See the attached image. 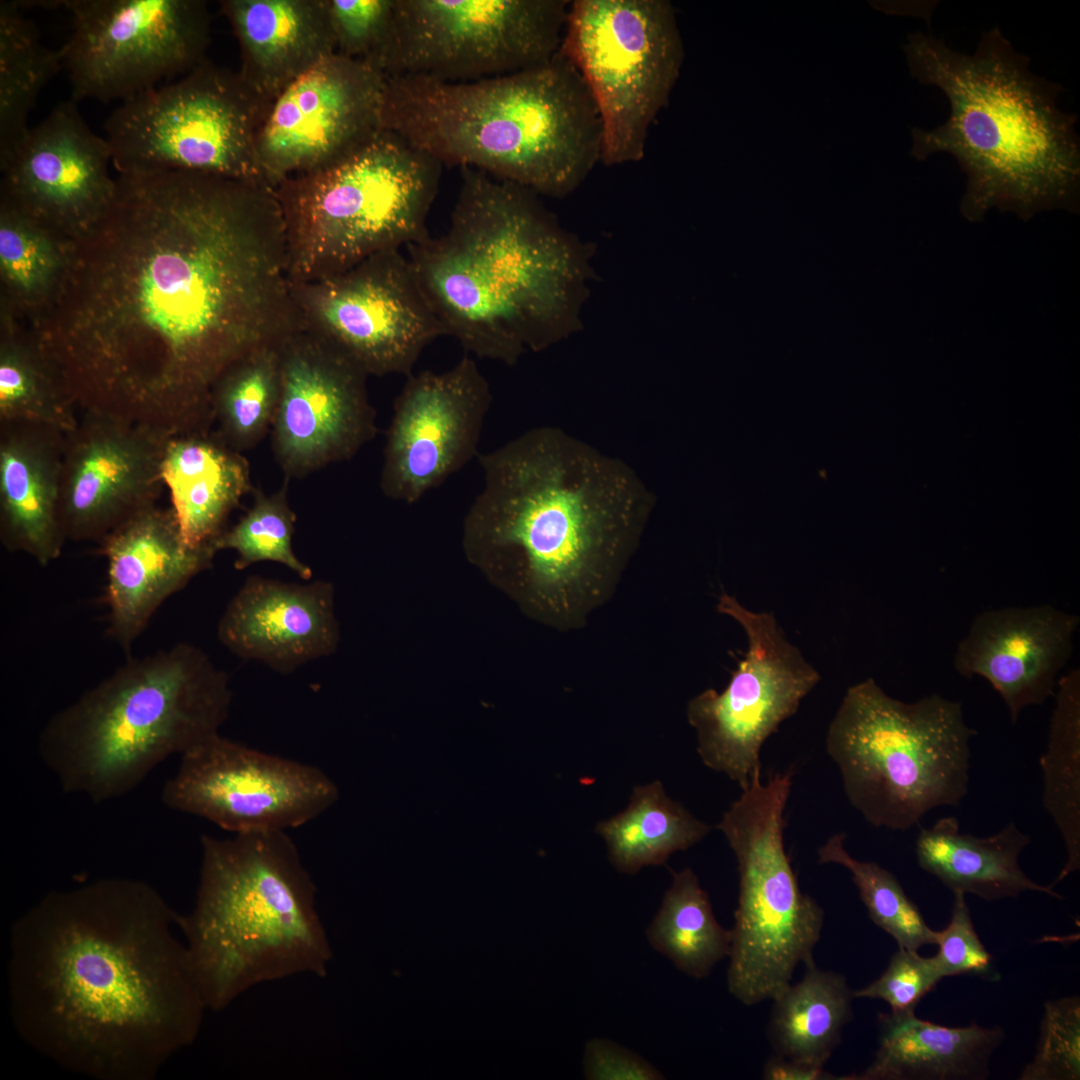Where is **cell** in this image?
<instances>
[{
	"instance_id": "28",
	"label": "cell",
	"mask_w": 1080,
	"mask_h": 1080,
	"mask_svg": "<svg viewBox=\"0 0 1080 1080\" xmlns=\"http://www.w3.org/2000/svg\"><path fill=\"white\" fill-rule=\"evenodd\" d=\"M220 7L239 43L241 76L269 101L336 53L324 0H223Z\"/></svg>"
},
{
	"instance_id": "17",
	"label": "cell",
	"mask_w": 1080,
	"mask_h": 1080,
	"mask_svg": "<svg viewBox=\"0 0 1080 1080\" xmlns=\"http://www.w3.org/2000/svg\"><path fill=\"white\" fill-rule=\"evenodd\" d=\"M301 325L370 376H409L425 347L444 335L400 249L367 257L332 276L293 282Z\"/></svg>"
},
{
	"instance_id": "47",
	"label": "cell",
	"mask_w": 1080,
	"mask_h": 1080,
	"mask_svg": "<svg viewBox=\"0 0 1080 1080\" xmlns=\"http://www.w3.org/2000/svg\"><path fill=\"white\" fill-rule=\"evenodd\" d=\"M762 1078L766 1080H834L836 1077L824 1067L793 1061L774 1054L764 1064Z\"/></svg>"
},
{
	"instance_id": "19",
	"label": "cell",
	"mask_w": 1080,
	"mask_h": 1080,
	"mask_svg": "<svg viewBox=\"0 0 1080 1080\" xmlns=\"http://www.w3.org/2000/svg\"><path fill=\"white\" fill-rule=\"evenodd\" d=\"M278 351L281 391L271 442L285 478L351 459L377 433L369 375L302 325Z\"/></svg>"
},
{
	"instance_id": "38",
	"label": "cell",
	"mask_w": 1080,
	"mask_h": 1080,
	"mask_svg": "<svg viewBox=\"0 0 1080 1080\" xmlns=\"http://www.w3.org/2000/svg\"><path fill=\"white\" fill-rule=\"evenodd\" d=\"M0 344V421H28L68 432L79 421L49 364L33 343L5 322Z\"/></svg>"
},
{
	"instance_id": "5",
	"label": "cell",
	"mask_w": 1080,
	"mask_h": 1080,
	"mask_svg": "<svg viewBox=\"0 0 1080 1080\" xmlns=\"http://www.w3.org/2000/svg\"><path fill=\"white\" fill-rule=\"evenodd\" d=\"M911 74L948 98L946 122L914 128L911 155L945 152L968 176L961 211L981 220L992 207L1023 219L1053 208L1075 210L1080 182L1077 116L1056 103L1061 86L1029 69L995 27L974 54L921 32L904 46Z\"/></svg>"
},
{
	"instance_id": "13",
	"label": "cell",
	"mask_w": 1080,
	"mask_h": 1080,
	"mask_svg": "<svg viewBox=\"0 0 1080 1080\" xmlns=\"http://www.w3.org/2000/svg\"><path fill=\"white\" fill-rule=\"evenodd\" d=\"M559 53L580 73L599 111L601 162H638L648 131L669 101L682 43L666 0L570 2Z\"/></svg>"
},
{
	"instance_id": "43",
	"label": "cell",
	"mask_w": 1080,
	"mask_h": 1080,
	"mask_svg": "<svg viewBox=\"0 0 1080 1080\" xmlns=\"http://www.w3.org/2000/svg\"><path fill=\"white\" fill-rule=\"evenodd\" d=\"M1040 1038L1021 1080L1080 1078V999L1064 997L1045 1003Z\"/></svg>"
},
{
	"instance_id": "39",
	"label": "cell",
	"mask_w": 1080,
	"mask_h": 1080,
	"mask_svg": "<svg viewBox=\"0 0 1080 1080\" xmlns=\"http://www.w3.org/2000/svg\"><path fill=\"white\" fill-rule=\"evenodd\" d=\"M63 242L31 219L0 206V275L8 314L25 317L47 299L61 270Z\"/></svg>"
},
{
	"instance_id": "26",
	"label": "cell",
	"mask_w": 1080,
	"mask_h": 1080,
	"mask_svg": "<svg viewBox=\"0 0 1080 1080\" xmlns=\"http://www.w3.org/2000/svg\"><path fill=\"white\" fill-rule=\"evenodd\" d=\"M217 634L238 657L291 673L337 648L333 585L251 576L229 601Z\"/></svg>"
},
{
	"instance_id": "36",
	"label": "cell",
	"mask_w": 1080,
	"mask_h": 1080,
	"mask_svg": "<svg viewBox=\"0 0 1080 1080\" xmlns=\"http://www.w3.org/2000/svg\"><path fill=\"white\" fill-rule=\"evenodd\" d=\"M1046 751L1040 758L1042 803L1066 849L1065 864L1050 887L1080 868V672L1058 681Z\"/></svg>"
},
{
	"instance_id": "6",
	"label": "cell",
	"mask_w": 1080,
	"mask_h": 1080,
	"mask_svg": "<svg viewBox=\"0 0 1080 1080\" xmlns=\"http://www.w3.org/2000/svg\"><path fill=\"white\" fill-rule=\"evenodd\" d=\"M383 127L443 166L471 167L561 198L601 162L602 121L584 79L559 51L502 76L442 82L388 77Z\"/></svg>"
},
{
	"instance_id": "4",
	"label": "cell",
	"mask_w": 1080,
	"mask_h": 1080,
	"mask_svg": "<svg viewBox=\"0 0 1080 1080\" xmlns=\"http://www.w3.org/2000/svg\"><path fill=\"white\" fill-rule=\"evenodd\" d=\"M459 169L447 231L407 246L408 259L444 335L513 365L578 329L588 255L536 192Z\"/></svg>"
},
{
	"instance_id": "3",
	"label": "cell",
	"mask_w": 1080,
	"mask_h": 1080,
	"mask_svg": "<svg viewBox=\"0 0 1080 1080\" xmlns=\"http://www.w3.org/2000/svg\"><path fill=\"white\" fill-rule=\"evenodd\" d=\"M478 460L484 486L464 520L468 559L528 615L584 626L615 591L653 496L627 464L556 427Z\"/></svg>"
},
{
	"instance_id": "27",
	"label": "cell",
	"mask_w": 1080,
	"mask_h": 1080,
	"mask_svg": "<svg viewBox=\"0 0 1080 1080\" xmlns=\"http://www.w3.org/2000/svg\"><path fill=\"white\" fill-rule=\"evenodd\" d=\"M65 432L28 421H0V538L41 566L67 541L58 515Z\"/></svg>"
},
{
	"instance_id": "30",
	"label": "cell",
	"mask_w": 1080,
	"mask_h": 1080,
	"mask_svg": "<svg viewBox=\"0 0 1080 1080\" xmlns=\"http://www.w3.org/2000/svg\"><path fill=\"white\" fill-rule=\"evenodd\" d=\"M879 1046L873 1062L846 1080H981L1004 1039L999 1027H947L915 1011L879 1013Z\"/></svg>"
},
{
	"instance_id": "37",
	"label": "cell",
	"mask_w": 1080,
	"mask_h": 1080,
	"mask_svg": "<svg viewBox=\"0 0 1080 1080\" xmlns=\"http://www.w3.org/2000/svg\"><path fill=\"white\" fill-rule=\"evenodd\" d=\"M278 347L248 352L223 372L212 389L216 432L241 453L256 447L274 423L281 391Z\"/></svg>"
},
{
	"instance_id": "24",
	"label": "cell",
	"mask_w": 1080,
	"mask_h": 1080,
	"mask_svg": "<svg viewBox=\"0 0 1080 1080\" xmlns=\"http://www.w3.org/2000/svg\"><path fill=\"white\" fill-rule=\"evenodd\" d=\"M1078 626L1077 615L1050 604L986 610L958 643L955 669L986 679L1016 723L1023 709L1055 695Z\"/></svg>"
},
{
	"instance_id": "41",
	"label": "cell",
	"mask_w": 1080,
	"mask_h": 1080,
	"mask_svg": "<svg viewBox=\"0 0 1080 1080\" xmlns=\"http://www.w3.org/2000/svg\"><path fill=\"white\" fill-rule=\"evenodd\" d=\"M288 483L289 479L285 478L281 488L272 494L254 489L252 507L215 542L217 552L230 549L237 553L235 569L243 570L257 562L272 561L285 565L301 579L310 580L311 568L295 555L292 548L296 515L288 502Z\"/></svg>"
},
{
	"instance_id": "15",
	"label": "cell",
	"mask_w": 1080,
	"mask_h": 1080,
	"mask_svg": "<svg viewBox=\"0 0 1080 1080\" xmlns=\"http://www.w3.org/2000/svg\"><path fill=\"white\" fill-rule=\"evenodd\" d=\"M569 6L567 0H395L393 76L457 83L541 65L560 49Z\"/></svg>"
},
{
	"instance_id": "23",
	"label": "cell",
	"mask_w": 1080,
	"mask_h": 1080,
	"mask_svg": "<svg viewBox=\"0 0 1080 1080\" xmlns=\"http://www.w3.org/2000/svg\"><path fill=\"white\" fill-rule=\"evenodd\" d=\"M171 438L121 417L82 412L65 433L58 515L66 540L100 543L157 505Z\"/></svg>"
},
{
	"instance_id": "29",
	"label": "cell",
	"mask_w": 1080,
	"mask_h": 1080,
	"mask_svg": "<svg viewBox=\"0 0 1080 1080\" xmlns=\"http://www.w3.org/2000/svg\"><path fill=\"white\" fill-rule=\"evenodd\" d=\"M162 476L182 535L194 548H215L230 514L252 490L247 459L214 430L172 437Z\"/></svg>"
},
{
	"instance_id": "45",
	"label": "cell",
	"mask_w": 1080,
	"mask_h": 1080,
	"mask_svg": "<svg viewBox=\"0 0 1080 1080\" xmlns=\"http://www.w3.org/2000/svg\"><path fill=\"white\" fill-rule=\"evenodd\" d=\"M938 953L933 956L942 976L976 975L995 978L992 955L979 939L972 923L965 894L954 892L948 926L937 931Z\"/></svg>"
},
{
	"instance_id": "22",
	"label": "cell",
	"mask_w": 1080,
	"mask_h": 1080,
	"mask_svg": "<svg viewBox=\"0 0 1080 1080\" xmlns=\"http://www.w3.org/2000/svg\"><path fill=\"white\" fill-rule=\"evenodd\" d=\"M110 147L73 99L57 103L0 162V206L31 219L60 239L91 227L116 187Z\"/></svg>"
},
{
	"instance_id": "35",
	"label": "cell",
	"mask_w": 1080,
	"mask_h": 1080,
	"mask_svg": "<svg viewBox=\"0 0 1080 1080\" xmlns=\"http://www.w3.org/2000/svg\"><path fill=\"white\" fill-rule=\"evenodd\" d=\"M645 935L653 950L694 979L706 978L731 949V930L717 921L707 892L689 867L673 873Z\"/></svg>"
},
{
	"instance_id": "16",
	"label": "cell",
	"mask_w": 1080,
	"mask_h": 1080,
	"mask_svg": "<svg viewBox=\"0 0 1080 1080\" xmlns=\"http://www.w3.org/2000/svg\"><path fill=\"white\" fill-rule=\"evenodd\" d=\"M717 610L744 629L748 648L721 692L706 689L687 706L703 763L745 789L760 770V751L820 681L819 672L790 643L774 615L753 612L726 593Z\"/></svg>"
},
{
	"instance_id": "2",
	"label": "cell",
	"mask_w": 1080,
	"mask_h": 1080,
	"mask_svg": "<svg viewBox=\"0 0 1080 1080\" xmlns=\"http://www.w3.org/2000/svg\"><path fill=\"white\" fill-rule=\"evenodd\" d=\"M179 914L150 884L103 878L47 893L13 924L10 1014L30 1047L98 1080H151L206 1008Z\"/></svg>"
},
{
	"instance_id": "40",
	"label": "cell",
	"mask_w": 1080,
	"mask_h": 1080,
	"mask_svg": "<svg viewBox=\"0 0 1080 1080\" xmlns=\"http://www.w3.org/2000/svg\"><path fill=\"white\" fill-rule=\"evenodd\" d=\"M845 834L836 833L818 849L820 864L835 863L852 875L872 921L893 937L899 948L918 951L936 944L937 931L929 928L918 907L896 877L875 862L859 861L844 848Z\"/></svg>"
},
{
	"instance_id": "25",
	"label": "cell",
	"mask_w": 1080,
	"mask_h": 1080,
	"mask_svg": "<svg viewBox=\"0 0 1080 1080\" xmlns=\"http://www.w3.org/2000/svg\"><path fill=\"white\" fill-rule=\"evenodd\" d=\"M100 544L107 560L108 631L125 651L160 605L209 568L217 553L212 546H190L173 509L157 505L120 525Z\"/></svg>"
},
{
	"instance_id": "21",
	"label": "cell",
	"mask_w": 1080,
	"mask_h": 1080,
	"mask_svg": "<svg viewBox=\"0 0 1080 1080\" xmlns=\"http://www.w3.org/2000/svg\"><path fill=\"white\" fill-rule=\"evenodd\" d=\"M492 402L476 361L407 376L386 432L380 488L393 500L414 503L477 455Z\"/></svg>"
},
{
	"instance_id": "11",
	"label": "cell",
	"mask_w": 1080,
	"mask_h": 1080,
	"mask_svg": "<svg viewBox=\"0 0 1080 1080\" xmlns=\"http://www.w3.org/2000/svg\"><path fill=\"white\" fill-rule=\"evenodd\" d=\"M793 770L761 781L756 771L717 828L733 850L739 896L731 929L728 990L746 1006L773 1000L812 959L824 911L799 887L784 847Z\"/></svg>"
},
{
	"instance_id": "9",
	"label": "cell",
	"mask_w": 1080,
	"mask_h": 1080,
	"mask_svg": "<svg viewBox=\"0 0 1080 1080\" xmlns=\"http://www.w3.org/2000/svg\"><path fill=\"white\" fill-rule=\"evenodd\" d=\"M442 168L384 129L343 159L281 181L292 281L326 278L430 236Z\"/></svg>"
},
{
	"instance_id": "33",
	"label": "cell",
	"mask_w": 1080,
	"mask_h": 1080,
	"mask_svg": "<svg viewBox=\"0 0 1080 1080\" xmlns=\"http://www.w3.org/2000/svg\"><path fill=\"white\" fill-rule=\"evenodd\" d=\"M710 830V825L672 800L658 780L634 787L628 806L596 825L612 866L632 875L646 866L665 864L673 853L693 846Z\"/></svg>"
},
{
	"instance_id": "20",
	"label": "cell",
	"mask_w": 1080,
	"mask_h": 1080,
	"mask_svg": "<svg viewBox=\"0 0 1080 1080\" xmlns=\"http://www.w3.org/2000/svg\"><path fill=\"white\" fill-rule=\"evenodd\" d=\"M387 77L333 53L287 86L272 102L258 134L262 178L272 187L350 155L383 127Z\"/></svg>"
},
{
	"instance_id": "8",
	"label": "cell",
	"mask_w": 1080,
	"mask_h": 1080,
	"mask_svg": "<svg viewBox=\"0 0 1080 1080\" xmlns=\"http://www.w3.org/2000/svg\"><path fill=\"white\" fill-rule=\"evenodd\" d=\"M231 702L228 675L202 649L178 643L128 658L54 714L38 752L63 792L103 803L218 734Z\"/></svg>"
},
{
	"instance_id": "46",
	"label": "cell",
	"mask_w": 1080,
	"mask_h": 1080,
	"mask_svg": "<svg viewBox=\"0 0 1080 1080\" xmlns=\"http://www.w3.org/2000/svg\"><path fill=\"white\" fill-rule=\"evenodd\" d=\"M586 1080H663L665 1075L640 1054L608 1038L594 1037L584 1046Z\"/></svg>"
},
{
	"instance_id": "10",
	"label": "cell",
	"mask_w": 1080,
	"mask_h": 1080,
	"mask_svg": "<svg viewBox=\"0 0 1080 1080\" xmlns=\"http://www.w3.org/2000/svg\"><path fill=\"white\" fill-rule=\"evenodd\" d=\"M960 702L887 695L868 678L848 688L826 736L850 804L875 827L904 831L968 792L970 741Z\"/></svg>"
},
{
	"instance_id": "18",
	"label": "cell",
	"mask_w": 1080,
	"mask_h": 1080,
	"mask_svg": "<svg viewBox=\"0 0 1080 1080\" xmlns=\"http://www.w3.org/2000/svg\"><path fill=\"white\" fill-rule=\"evenodd\" d=\"M180 757L163 786L162 802L233 834L285 832L317 818L338 799L337 786L321 769L220 733Z\"/></svg>"
},
{
	"instance_id": "1",
	"label": "cell",
	"mask_w": 1080,
	"mask_h": 1080,
	"mask_svg": "<svg viewBox=\"0 0 1080 1080\" xmlns=\"http://www.w3.org/2000/svg\"><path fill=\"white\" fill-rule=\"evenodd\" d=\"M291 312L284 234L256 195L197 172H128L63 242L23 332L78 410L174 437L212 429L216 381Z\"/></svg>"
},
{
	"instance_id": "34",
	"label": "cell",
	"mask_w": 1080,
	"mask_h": 1080,
	"mask_svg": "<svg viewBox=\"0 0 1080 1080\" xmlns=\"http://www.w3.org/2000/svg\"><path fill=\"white\" fill-rule=\"evenodd\" d=\"M20 1H0V162L23 140L44 87L64 68L65 47L45 46Z\"/></svg>"
},
{
	"instance_id": "42",
	"label": "cell",
	"mask_w": 1080,
	"mask_h": 1080,
	"mask_svg": "<svg viewBox=\"0 0 1080 1080\" xmlns=\"http://www.w3.org/2000/svg\"><path fill=\"white\" fill-rule=\"evenodd\" d=\"M336 53L387 78L397 59L395 0H324Z\"/></svg>"
},
{
	"instance_id": "31",
	"label": "cell",
	"mask_w": 1080,
	"mask_h": 1080,
	"mask_svg": "<svg viewBox=\"0 0 1080 1080\" xmlns=\"http://www.w3.org/2000/svg\"><path fill=\"white\" fill-rule=\"evenodd\" d=\"M1030 842V835L1013 821L993 835L977 837L960 832L958 819L946 816L920 829L915 853L919 866L953 893L993 901L1035 891L1063 899L1052 887L1036 883L1021 869L1019 856Z\"/></svg>"
},
{
	"instance_id": "32",
	"label": "cell",
	"mask_w": 1080,
	"mask_h": 1080,
	"mask_svg": "<svg viewBox=\"0 0 1080 1080\" xmlns=\"http://www.w3.org/2000/svg\"><path fill=\"white\" fill-rule=\"evenodd\" d=\"M803 978L790 984L774 1003L768 1036L776 1055L824 1067L852 1018L854 991L843 975L805 962Z\"/></svg>"
},
{
	"instance_id": "44",
	"label": "cell",
	"mask_w": 1080,
	"mask_h": 1080,
	"mask_svg": "<svg viewBox=\"0 0 1080 1080\" xmlns=\"http://www.w3.org/2000/svg\"><path fill=\"white\" fill-rule=\"evenodd\" d=\"M942 979L933 957L899 948L879 978L853 993L854 997L884 1000L892 1012H911Z\"/></svg>"
},
{
	"instance_id": "12",
	"label": "cell",
	"mask_w": 1080,
	"mask_h": 1080,
	"mask_svg": "<svg viewBox=\"0 0 1080 1080\" xmlns=\"http://www.w3.org/2000/svg\"><path fill=\"white\" fill-rule=\"evenodd\" d=\"M271 104L239 71L205 59L109 114L112 165L118 173L183 170L263 180L256 143Z\"/></svg>"
},
{
	"instance_id": "7",
	"label": "cell",
	"mask_w": 1080,
	"mask_h": 1080,
	"mask_svg": "<svg viewBox=\"0 0 1080 1080\" xmlns=\"http://www.w3.org/2000/svg\"><path fill=\"white\" fill-rule=\"evenodd\" d=\"M195 904L179 915L206 1008L298 974L324 977L332 959L316 887L285 832L201 837Z\"/></svg>"
},
{
	"instance_id": "14",
	"label": "cell",
	"mask_w": 1080,
	"mask_h": 1080,
	"mask_svg": "<svg viewBox=\"0 0 1080 1080\" xmlns=\"http://www.w3.org/2000/svg\"><path fill=\"white\" fill-rule=\"evenodd\" d=\"M71 99L126 101L177 79L206 58L211 16L203 0H64Z\"/></svg>"
}]
</instances>
